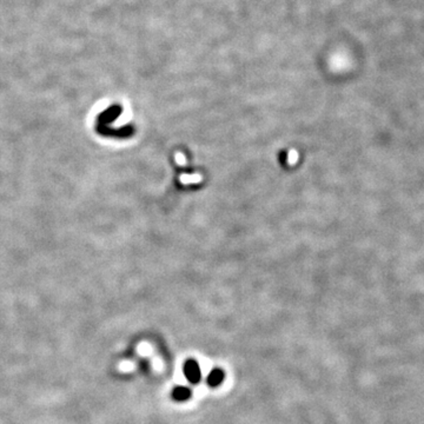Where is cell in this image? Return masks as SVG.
Segmentation results:
<instances>
[{
  "instance_id": "obj_1",
  "label": "cell",
  "mask_w": 424,
  "mask_h": 424,
  "mask_svg": "<svg viewBox=\"0 0 424 424\" xmlns=\"http://www.w3.org/2000/svg\"><path fill=\"white\" fill-rule=\"evenodd\" d=\"M186 380L190 382L191 384H198L201 380V371L200 366L198 364L196 359H188L185 362L184 368H183Z\"/></svg>"
},
{
  "instance_id": "obj_2",
  "label": "cell",
  "mask_w": 424,
  "mask_h": 424,
  "mask_svg": "<svg viewBox=\"0 0 424 424\" xmlns=\"http://www.w3.org/2000/svg\"><path fill=\"white\" fill-rule=\"evenodd\" d=\"M224 378H225V374L223 370L219 368H215L210 371L209 375H207L206 384L210 388H217L223 383Z\"/></svg>"
},
{
  "instance_id": "obj_3",
  "label": "cell",
  "mask_w": 424,
  "mask_h": 424,
  "mask_svg": "<svg viewBox=\"0 0 424 424\" xmlns=\"http://www.w3.org/2000/svg\"><path fill=\"white\" fill-rule=\"evenodd\" d=\"M192 390L185 386H178L172 390V398L177 402H185L190 399Z\"/></svg>"
}]
</instances>
